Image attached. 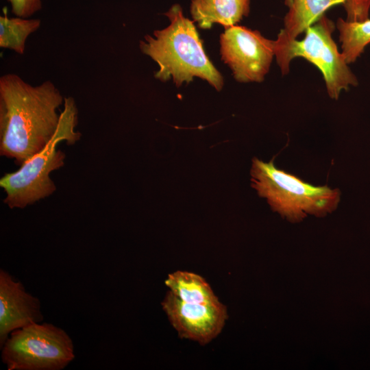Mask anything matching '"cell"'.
Returning <instances> with one entry per match:
<instances>
[{
	"label": "cell",
	"mask_w": 370,
	"mask_h": 370,
	"mask_svg": "<svg viewBox=\"0 0 370 370\" xmlns=\"http://www.w3.org/2000/svg\"><path fill=\"white\" fill-rule=\"evenodd\" d=\"M16 16L29 18L42 9V0H8Z\"/></svg>",
	"instance_id": "cell-16"
},
{
	"label": "cell",
	"mask_w": 370,
	"mask_h": 370,
	"mask_svg": "<svg viewBox=\"0 0 370 370\" xmlns=\"http://www.w3.org/2000/svg\"><path fill=\"white\" fill-rule=\"evenodd\" d=\"M334 30V23L324 14L306 30L302 40H295L275 58L282 75L288 74L295 58L314 64L323 75L328 95L338 99L343 90L357 86L358 80L332 39Z\"/></svg>",
	"instance_id": "cell-6"
},
{
	"label": "cell",
	"mask_w": 370,
	"mask_h": 370,
	"mask_svg": "<svg viewBox=\"0 0 370 370\" xmlns=\"http://www.w3.org/2000/svg\"><path fill=\"white\" fill-rule=\"evenodd\" d=\"M162 306L181 338L197 341L203 345L219 334L228 317L226 307L220 301L188 304L170 291L163 299Z\"/></svg>",
	"instance_id": "cell-8"
},
{
	"label": "cell",
	"mask_w": 370,
	"mask_h": 370,
	"mask_svg": "<svg viewBox=\"0 0 370 370\" xmlns=\"http://www.w3.org/2000/svg\"><path fill=\"white\" fill-rule=\"evenodd\" d=\"M38 18L0 16V47L23 54L28 36L38 30Z\"/></svg>",
	"instance_id": "cell-14"
},
{
	"label": "cell",
	"mask_w": 370,
	"mask_h": 370,
	"mask_svg": "<svg viewBox=\"0 0 370 370\" xmlns=\"http://www.w3.org/2000/svg\"><path fill=\"white\" fill-rule=\"evenodd\" d=\"M64 97L50 80L37 86L14 73L0 77V153L22 164L39 152L59 125Z\"/></svg>",
	"instance_id": "cell-1"
},
{
	"label": "cell",
	"mask_w": 370,
	"mask_h": 370,
	"mask_svg": "<svg viewBox=\"0 0 370 370\" xmlns=\"http://www.w3.org/2000/svg\"><path fill=\"white\" fill-rule=\"evenodd\" d=\"M164 15L170 25L155 30L153 36L145 35L139 42L142 53L159 66L155 77L161 82L172 79L180 86L197 77L221 90L223 78L207 56L193 22L183 15L179 4L173 5Z\"/></svg>",
	"instance_id": "cell-2"
},
{
	"label": "cell",
	"mask_w": 370,
	"mask_h": 370,
	"mask_svg": "<svg viewBox=\"0 0 370 370\" xmlns=\"http://www.w3.org/2000/svg\"><path fill=\"white\" fill-rule=\"evenodd\" d=\"M221 59L239 82H261L269 71L275 56L274 40L259 31L234 25L220 36Z\"/></svg>",
	"instance_id": "cell-7"
},
{
	"label": "cell",
	"mask_w": 370,
	"mask_h": 370,
	"mask_svg": "<svg viewBox=\"0 0 370 370\" xmlns=\"http://www.w3.org/2000/svg\"><path fill=\"white\" fill-rule=\"evenodd\" d=\"M0 348L8 370H62L75 357L69 334L49 323H35L12 332Z\"/></svg>",
	"instance_id": "cell-5"
},
{
	"label": "cell",
	"mask_w": 370,
	"mask_h": 370,
	"mask_svg": "<svg viewBox=\"0 0 370 370\" xmlns=\"http://www.w3.org/2000/svg\"><path fill=\"white\" fill-rule=\"evenodd\" d=\"M336 27L341 42V53L347 64L353 63L370 43V18L351 22L339 18Z\"/></svg>",
	"instance_id": "cell-13"
},
{
	"label": "cell",
	"mask_w": 370,
	"mask_h": 370,
	"mask_svg": "<svg viewBox=\"0 0 370 370\" xmlns=\"http://www.w3.org/2000/svg\"><path fill=\"white\" fill-rule=\"evenodd\" d=\"M347 21H362L369 18L370 0H345L343 4Z\"/></svg>",
	"instance_id": "cell-15"
},
{
	"label": "cell",
	"mask_w": 370,
	"mask_h": 370,
	"mask_svg": "<svg viewBox=\"0 0 370 370\" xmlns=\"http://www.w3.org/2000/svg\"><path fill=\"white\" fill-rule=\"evenodd\" d=\"M249 5L250 0H192L190 13L201 29H210L214 23L226 29L248 16Z\"/></svg>",
	"instance_id": "cell-11"
},
{
	"label": "cell",
	"mask_w": 370,
	"mask_h": 370,
	"mask_svg": "<svg viewBox=\"0 0 370 370\" xmlns=\"http://www.w3.org/2000/svg\"><path fill=\"white\" fill-rule=\"evenodd\" d=\"M58 127L53 137L39 152L25 162L18 170L6 173L0 180V186L6 197L3 202L10 208H23L51 195L56 189L49 174L64 165L65 154L57 149L66 141L73 145L81 138L75 131L77 108L74 99L64 97Z\"/></svg>",
	"instance_id": "cell-3"
},
{
	"label": "cell",
	"mask_w": 370,
	"mask_h": 370,
	"mask_svg": "<svg viewBox=\"0 0 370 370\" xmlns=\"http://www.w3.org/2000/svg\"><path fill=\"white\" fill-rule=\"evenodd\" d=\"M43 320L39 299L9 272L0 269V347L10 334Z\"/></svg>",
	"instance_id": "cell-9"
},
{
	"label": "cell",
	"mask_w": 370,
	"mask_h": 370,
	"mask_svg": "<svg viewBox=\"0 0 370 370\" xmlns=\"http://www.w3.org/2000/svg\"><path fill=\"white\" fill-rule=\"evenodd\" d=\"M250 173L251 186L258 195L267 199L273 211L292 223L302 221L308 214L325 217L340 202L338 189L306 183L276 168L274 159L264 162L253 158Z\"/></svg>",
	"instance_id": "cell-4"
},
{
	"label": "cell",
	"mask_w": 370,
	"mask_h": 370,
	"mask_svg": "<svg viewBox=\"0 0 370 370\" xmlns=\"http://www.w3.org/2000/svg\"><path fill=\"white\" fill-rule=\"evenodd\" d=\"M345 0H284L288 12L284 28L274 40L275 56L316 21L330 8L343 4Z\"/></svg>",
	"instance_id": "cell-10"
},
{
	"label": "cell",
	"mask_w": 370,
	"mask_h": 370,
	"mask_svg": "<svg viewBox=\"0 0 370 370\" xmlns=\"http://www.w3.org/2000/svg\"><path fill=\"white\" fill-rule=\"evenodd\" d=\"M165 284L170 292L186 303L208 304L219 301L209 284L194 273L177 271L170 273Z\"/></svg>",
	"instance_id": "cell-12"
}]
</instances>
